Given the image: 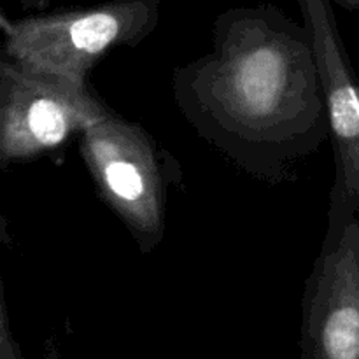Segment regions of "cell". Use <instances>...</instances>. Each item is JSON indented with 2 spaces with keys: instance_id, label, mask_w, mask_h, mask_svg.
I'll return each instance as SVG.
<instances>
[{
  "instance_id": "cell-3",
  "label": "cell",
  "mask_w": 359,
  "mask_h": 359,
  "mask_svg": "<svg viewBox=\"0 0 359 359\" xmlns=\"http://www.w3.org/2000/svg\"><path fill=\"white\" fill-rule=\"evenodd\" d=\"M161 0H109L27 18L0 16L2 55L34 69L88 81L114 49L135 48L160 23Z\"/></svg>"
},
{
  "instance_id": "cell-5",
  "label": "cell",
  "mask_w": 359,
  "mask_h": 359,
  "mask_svg": "<svg viewBox=\"0 0 359 359\" xmlns=\"http://www.w3.org/2000/svg\"><path fill=\"white\" fill-rule=\"evenodd\" d=\"M311 30L328 114L335 175L325 238H337L359 216V77L337 27L332 0H298Z\"/></svg>"
},
{
  "instance_id": "cell-7",
  "label": "cell",
  "mask_w": 359,
  "mask_h": 359,
  "mask_svg": "<svg viewBox=\"0 0 359 359\" xmlns=\"http://www.w3.org/2000/svg\"><path fill=\"white\" fill-rule=\"evenodd\" d=\"M18 2L25 11H46L55 2H62V0H18Z\"/></svg>"
},
{
  "instance_id": "cell-6",
  "label": "cell",
  "mask_w": 359,
  "mask_h": 359,
  "mask_svg": "<svg viewBox=\"0 0 359 359\" xmlns=\"http://www.w3.org/2000/svg\"><path fill=\"white\" fill-rule=\"evenodd\" d=\"M302 359H359V216L323 238L302 298Z\"/></svg>"
},
{
  "instance_id": "cell-2",
  "label": "cell",
  "mask_w": 359,
  "mask_h": 359,
  "mask_svg": "<svg viewBox=\"0 0 359 359\" xmlns=\"http://www.w3.org/2000/svg\"><path fill=\"white\" fill-rule=\"evenodd\" d=\"M98 198L123 223L142 255L161 244L174 189L184 188L177 158L142 125L116 111L88 126L77 139Z\"/></svg>"
},
{
  "instance_id": "cell-1",
  "label": "cell",
  "mask_w": 359,
  "mask_h": 359,
  "mask_svg": "<svg viewBox=\"0 0 359 359\" xmlns=\"http://www.w3.org/2000/svg\"><path fill=\"white\" fill-rule=\"evenodd\" d=\"M172 91L200 139L266 184L297 181L330 139L311 30L273 4L221 13L210 51L174 70Z\"/></svg>"
},
{
  "instance_id": "cell-8",
  "label": "cell",
  "mask_w": 359,
  "mask_h": 359,
  "mask_svg": "<svg viewBox=\"0 0 359 359\" xmlns=\"http://www.w3.org/2000/svg\"><path fill=\"white\" fill-rule=\"evenodd\" d=\"M346 11H359V0H332Z\"/></svg>"
},
{
  "instance_id": "cell-4",
  "label": "cell",
  "mask_w": 359,
  "mask_h": 359,
  "mask_svg": "<svg viewBox=\"0 0 359 359\" xmlns=\"http://www.w3.org/2000/svg\"><path fill=\"white\" fill-rule=\"evenodd\" d=\"M112 109L88 81L0 60V167L60 163L70 142Z\"/></svg>"
}]
</instances>
